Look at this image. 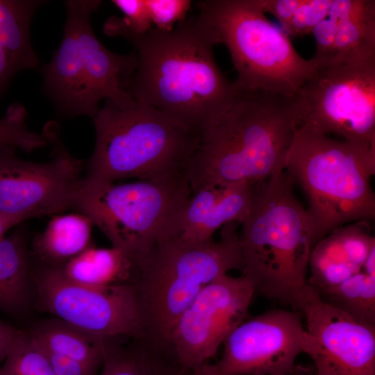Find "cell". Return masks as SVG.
I'll return each instance as SVG.
<instances>
[{
  "mask_svg": "<svg viewBox=\"0 0 375 375\" xmlns=\"http://www.w3.org/2000/svg\"><path fill=\"white\" fill-rule=\"evenodd\" d=\"M99 0L65 1L64 34L51 60L42 69L43 88L59 111L92 119L101 100L120 107L135 103L128 87L135 72V51L119 54L95 35L91 16Z\"/></svg>",
  "mask_w": 375,
  "mask_h": 375,
  "instance_id": "obj_7",
  "label": "cell"
},
{
  "mask_svg": "<svg viewBox=\"0 0 375 375\" xmlns=\"http://www.w3.org/2000/svg\"><path fill=\"white\" fill-rule=\"evenodd\" d=\"M299 310L306 322L305 353L314 375H375V325L324 301L310 285Z\"/></svg>",
  "mask_w": 375,
  "mask_h": 375,
  "instance_id": "obj_15",
  "label": "cell"
},
{
  "mask_svg": "<svg viewBox=\"0 0 375 375\" xmlns=\"http://www.w3.org/2000/svg\"><path fill=\"white\" fill-rule=\"evenodd\" d=\"M253 186L247 182L212 184L191 192L179 238L191 242H206L224 224H240L247 213Z\"/></svg>",
  "mask_w": 375,
  "mask_h": 375,
  "instance_id": "obj_16",
  "label": "cell"
},
{
  "mask_svg": "<svg viewBox=\"0 0 375 375\" xmlns=\"http://www.w3.org/2000/svg\"><path fill=\"white\" fill-rule=\"evenodd\" d=\"M53 268L68 281L95 288L132 285L135 273L134 262L122 249L93 245L62 265Z\"/></svg>",
  "mask_w": 375,
  "mask_h": 375,
  "instance_id": "obj_18",
  "label": "cell"
},
{
  "mask_svg": "<svg viewBox=\"0 0 375 375\" xmlns=\"http://www.w3.org/2000/svg\"><path fill=\"white\" fill-rule=\"evenodd\" d=\"M292 375H314L313 368L310 370V369L299 365L296 372Z\"/></svg>",
  "mask_w": 375,
  "mask_h": 375,
  "instance_id": "obj_38",
  "label": "cell"
},
{
  "mask_svg": "<svg viewBox=\"0 0 375 375\" xmlns=\"http://www.w3.org/2000/svg\"><path fill=\"white\" fill-rule=\"evenodd\" d=\"M349 261L362 268L370 253L375 249L370 222L349 223L333 230Z\"/></svg>",
  "mask_w": 375,
  "mask_h": 375,
  "instance_id": "obj_29",
  "label": "cell"
},
{
  "mask_svg": "<svg viewBox=\"0 0 375 375\" xmlns=\"http://www.w3.org/2000/svg\"><path fill=\"white\" fill-rule=\"evenodd\" d=\"M43 2L0 0V94L17 72L39 66L29 29L36 9Z\"/></svg>",
  "mask_w": 375,
  "mask_h": 375,
  "instance_id": "obj_17",
  "label": "cell"
},
{
  "mask_svg": "<svg viewBox=\"0 0 375 375\" xmlns=\"http://www.w3.org/2000/svg\"><path fill=\"white\" fill-rule=\"evenodd\" d=\"M375 59V1L356 0L337 32L329 64H358Z\"/></svg>",
  "mask_w": 375,
  "mask_h": 375,
  "instance_id": "obj_22",
  "label": "cell"
},
{
  "mask_svg": "<svg viewBox=\"0 0 375 375\" xmlns=\"http://www.w3.org/2000/svg\"><path fill=\"white\" fill-rule=\"evenodd\" d=\"M158 375H184V372L181 371L176 365L169 362L162 361Z\"/></svg>",
  "mask_w": 375,
  "mask_h": 375,
  "instance_id": "obj_37",
  "label": "cell"
},
{
  "mask_svg": "<svg viewBox=\"0 0 375 375\" xmlns=\"http://www.w3.org/2000/svg\"><path fill=\"white\" fill-rule=\"evenodd\" d=\"M43 350L56 375H97V370L79 361Z\"/></svg>",
  "mask_w": 375,
  "mask_h": 375,
  "instance_id": "obj_32",
  "label": "cell"
},
{
  "mask_svg": "<svg viewBox=\"0 0 375 375\" xmlns=\"http://www.w3.org/2000/svg\"><path fill=\"white\" fill-rule=\"evenodd\" d=\"M119 36L133 44L137 57L128 92L135 102L157 110L201 140L231 104L235 89L219 69L213 47L218 35L201 14L171 31L151 28Z\"/></svg>",
  "mask_w": 375,
  "mask_h": 375,
  "instance_id": "obj_1",
  "label": "cell"
},
{
  "mask_svg": "<svg viewBox=\"0 0 375 375\" xmlns=\"http://www.w3.org/2000/svg\"><path fill=\"white\" fill-rule=\"evenodd\" d=\"M124 16H110L103 25V32L109 36H119L124 32L142 34L151 27L144 0H112L111 1Z\"/></svg>",
  "mask_w": 375,
  "mask_h": 375,
  "instance_id": "obj_28",
  "label": "cell"
},
{
  "mask_svg": "<svg viewBox=\"0 0 375 375\" xmlns=\"http://www.w3.org/2000/svg\"><path fill=\"white\" fill-rule=\"evenodd\" d=\"M317 293L324 301L375 325V272L362 269L339 285Z\"/></svg>",
  "mask_w": 375,
  "mask_h": 375,
  "instance_id": "obj_23",
  "label": "cell"
},
{
  "mask_svg": "<svg viewBox=\"0 0 375 375\" xmlns=\"http://www.w3.org/2000/svg\"><path fill=\"white\" fill-rule=\"evenodd\" d=\"M118 339L108 341L98 375H158L162 357L140 340L122 346Z\"/></svg>",
  "mask_w": 375,
  "mask_h": 375,
  "instance_id": "obj_24",
  "label": "cell"
},
{
  "mask_svg": "<svg viewBox=\"0 0 375 375\" xmlns=\"http://www.w3.org/2000/svg\"><path fill=\"white\" fill-rule=\"evenodd\" d=\"M92 120L96 142L85 164L86 182L186 174L200 143L178 123L137 102L120 107L105 101Z\"/></svg>",
  "mask_w": 375,
  "mask_h": 375,
  "instance_id": "obj_6",
  "label": "cell"
},
{
  "mask_svg": "<svg viewBox=\"0 0 375 375\" xmlns=\"http://www.w3.org/2000/svg\"><path fill=\"white\" fill-rule=\"evenodd\" d=\"M264 13H269L285 24L302 6L305 0H255Z\"/></svg>",
  "mask_w": 375,
  "mask_h": 375,
  "instance_id": "obj_33",
  "label": "cell"
},
{
  "mask_svg": "<svg viewBox=\"0 0 375 375\" xmlns=\"http://www.w3.org/2000/svg\"><path fill=\"white\" fill-rule=\"evenodd\" d=\"M190 194L186 174L122 184L82 178L74 208L135 264L158 244L181 235Z\"/></svg>",
  "mask_w": 375,
  "mask_h": 375,
  "instance_id": "obj_8",
  "label": "cell"
},
{
  "mask_svg": "<svg viewBox=\"0 0 375 375\" xmlns=\"http://www.w3.org/2000/svg\"><path fill=\"white\" fill-rule=\"evenodd\" d=\"M308 342L298 311L271 310L235 327L214 365L222 375H292Z\"/></svg>",
  "mask_w": 375,
  "mask_h": 375,
  "instance_id": "obj_14",
  "label": "cell"
},
{
  "mask_svg": "<svg viewBox=\"0 0 375 375\" xmlns=\"http://www.w3.org/2000/svg\"><path fill=\"white\" fill-rule=\"evenodd\" d=\"M43 133L53 145L50 161L24 160L15 156V148L0 151V212L28 219L74 208L83 161L64 147L55 122Z\"/></svg>",
  "mask_w": 375,
  "mask_h": 375,
  "instance_id": "obj_12",
  "label": "cell"
},
{
  "mask_svg": "<svg viewBox=\"0 0 375 375\" xmlns=\"http://www.w3.org/2000/svg\"><path fill=\"white\" fill-rule=\"evenodd\" d=\"M32 278L42 310L102 338L143 339L142 321L133 285H81L45 266H40Z\"/></svg>",
  "mask_w": 375,
  "mask_h": 375,
  "instance_id": "obj_11",
  "label": "cell"
},
{
  "mask_svg": "<svg viewBox=\"0 0 375 375\" xmlns=\"http://www.w3.org/2000/svg\"><path fill=\"white\" fill-rule=\"evenodd\" d=\"M29 281L26 232L18 228L0 242V310L19 314L28 301Z\"/></svg>",
  "mask_w": 375,
  "mask_h": 375,
  "instance_id": "obj_21",
  "label": "cell"
},
{
  "mask_svg": "<svg viewBox=\"0 0 375 375\" xmlns=\"http://www.w3.org/2000/svg\"><path fill=\"white\" fill-rule=\"evenodd\" d=\"M0 375H56L40 345L28 331L19 330Z\"/></svg>",
  "mask_w": 375,
  "mask_h": 375,
  "instance_id": "obj_25",
  "label": "cell"
},
{
  "mask_svg": "<svg viewBox=\"0 0 375 375\" xmlns=\"http://www.w3.org/2000/svg\"><path fill=\"white\" fill-rule=\"evenodd\" d=\"M238 224H224L217 241L168 239L136 262L132 285L142 321V340L152 351L166 356L174 326L201 291L232 269L242 271Z\"/></svg>",
  "mask_w": 375,
  "mask_h": 375,
  "instance_id": "obj_4",
  "label": "cell"
},
{
  "mask_svg": "<svg viewBox=\"0 0 375 375\" xmlns=\"http://www.w3.org/2000/svg\"><path fill=\"white\" fill-rule=\"evenodd\" d=\"M229 51L236 88L262 90L293 99L317 72L281 28L270 22L255 0H202L195 3Z\"/></svg>",
  "mask_w": 375,
  "mask_h": 375,
  "instance_id": "obj_9",
  "label": "cell"
},
{
  "mask_svg": "<svg viewBox=\"0 0 375 375\" xmlns=\"http://www.w3.org/2000/svg\"><path fill=\"white\" fill-rule=\"evenodd\" d=\"M28 332L45 350L72 358L97 371L102 365L110 340L90 334L60 319L42 321Z\"/></svg>",
  "mask_w": 375,
  "mask_h": 375,
  "instance_id": "obj_20",
  "label": "cell"
},
{
  "mask_svg": "<svg viewBox=\"0 0 375 375\" xmlns=\"http://www.w3.org/2000/svg\"><path fill=\"white\" fill-rule=\"evenodd\" d=\"M255 294L244 275H223L207 285L176 322L166 356L180 370L208 363L247 315Z\"/></svg>",
  "mask_w": 375,
  "mask_h": 375,
  "instance_id": "obj_13",
  "label": "cell"
},
{
  "mask_svg": "<svg viewBox=\"0 0 375 375\" xmlns=\"http://www.w3.org/2000/svg\"><path fill=\"white\" fill-rule=\"evenodd\" d=\"M285 170L253 186L239 234L242 275L255 293L298 310L317 243L312 220Z\"/></svg>",
  "mask_w": 375,
  "mask_h": 375,
  "instance_id": "obj_3",
  "label": "cell"
},
{
  "mask_svg": "<svg viewBox=\"0 0 375 375\" xmlns=\"http://www.w3.org/2000/svg\"><path fill=\"white\" fill-rule=\"evenodd\" d=\"M92 221L82 213L55 215L32 242L40 266L58 267L92 246Z\"/></svg>",
  "mask_w": 375,
  "mask_h": 375,
  "instance_id": "obj_19",
  "label": "cell"
},
{
  "mask_svg": "<svg viewBox=\"0 0 375 375\" xmlns=\"http://www.w3.org/2000/svg\"><path fill=\"white\" fill-rule=\"evenodd\" d=\"M26 219L22 216L0 212V242L5 238V233L8 230Z\"/></svg>",
  "mask_w": 375,
  "mask_h": 375,
  "instance_id": "obj_35",
  "label": "cell"
},
{
  "mask_svg": "<svg viewBox=\"0 0 375 375\" xmlns=\"http://www.w3.org/2000/svg\"><path fill=\"white\" fill-rule=\"evenodd\" d=\"M284 170L307 197L317 242L339 226L375 217V147L295 130Z\"/></svg>",
  "mask_w": 375,
  "mask_h": 375,
  "instance_id": "obj_5",
  "label": "cell"
},
{
  "mask_svg": "<svg viewBox=\"0 0 375 375\" xmlns=\"http://www.w3.org/2000/svg\"><path fill=\"white\" fill-rule=\"evenodd\" d=\"M147 11L155 28L162 31L173 29L174 24L187 17L192 1L190 0H144Z\"/></svg>",
  "mask_w": 375,
  "mask_h": 375,
  "instance_id": "obj_31",
  "label": "cell"
},
{
  "mask_svg": "<svg viewBox=\"0 0 375 375\" xmlns=\"http://www.w3.org/2000/svg\"><path fill=\"white\" fill-rule=\"evenodd\" d=\"M356 3V0H333L327 17L313 30L316 51L312 58L317 66L330 63L338 28L351 13Z\"/></svg>",
  "mask_w": 375,
  "mask_h": 375,
  "instance_id": "obj_27",
  "label": "cell"
},
{
  "mask_svg": "<svg viewBox=\"0 0 375 375\" xmlns=\"http://www.w3.org/2000/svg\"><path fill=\"white\" fill-rule=\"evenodd\" d=\"M184 375H222L214 364L206 363L197 369L184 372Z\"/></svg>",
  "mask_w": 375,
  "mask_h": 375,
  "instance_id": "obj_36",
  "label": "cell"
},
{
  "mask_svg": "<svg viewBox=\"0 0 375 375\" xmlns=\"http://www.w3.org/2000/svg\"><path fill=\"white\" fill-rule=\"evenodd\" d=\"M293 104L297 126L375 147V59L317 66Z\"/></svg>",
  "mask_w": 375,
  "mask_h": 375,
  "instance_id": "obj_10",
  "label": "cell"
},
{
  "mask_svg": "<svg viewBox=\"0 0 375 375\" xmlns=\"http://www.w3.org/2000/svg\"><path fill=\"white\" fill-rule=\"evenodd\" d=\"M333 0H305L287 23L281 26L289 37H302L312 33L328 15Z\"/></svg>",
  "mask_w": 375,
  "mask_h": 375,
  "instance_id": "obj_30",
  "label": "cell"
},
{
  "mask_svg": "<svg viewBox=\"0 0 375 375\" xmlns=\"http://www.w3.org/2000/svg\"><path fill=\"white\" fill-rule=\"evenodd\" d=\"M234 88L231 104L190 160L186 176L191 192L212 184L254 185L284 170L298 126L293 99Z\"/></svg>",
  "mask_w": 375,
  "mask_h": 375,
  "instance_id": "obj_2",
  "label": "cell"
},
{
  "mask_svg": "<svg viewBox=\"0 0 375 375\" xmlns=\"http://www.w3.org/2000/svg\"><path fill=\"white\" fill-rule=\"evenodd\" d=\"M19 330L0 319V364L17 339Z\"/></svg>",
  "mask_w": 375,
  "mask_h": 375,
  "instance_id": "obj_34",
  "label": "cell"
},
{
  "mask_svg": "<svg viewBox=\"0 0 375 375\" xmlns=\"http://www.w3.org/2000/svg\"><path fill=\"white\" fill-rule=\"evenodd\" d=\"M27 111L18 103L11 104L3 117H0V151L19 148L30 153L50 144L44 133L30 131L26 124Z\"/></svg>",
  "mask_w": 375,
  "mask_h": 375,
  "instance_id": "obj_26",
  "label": "cell"
}]
</instances>
